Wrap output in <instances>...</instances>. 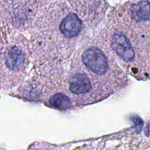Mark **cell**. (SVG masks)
I'll return each mask as SVG.
<instances>
[{"instance_id": "6da1fadb", "label": "cell", "mask_w": 150, "mask_h": 150, "mask_svg": "<svg viewBox=\"0 0 150 150\" xmlns=\"http://www.w3.org/2000/svg\"><path fill=\"white\" fill-rule=\"evenodd\" d=\"M80 59V64L85 69L84 71L100 82L103 86V82H108L109 84L110 76H115L114 67L109 59V54L98 43H88L81 50Z\"/></svg>"}, {"instance_id": "7a4b0ae2", "label": "cell", "mask_w": 150, "mask_h": 150, "mask_svg": "<svg viewBox=\"0 0 150 150\" xmlns=\"http://www.w3.org/2000/svg\"><path fill=\"white\" fill-rule=\"evenodd\" d=\"M127 29H120L115 27L109 33V45L116 56L125 64L134 67L138 59V43L133 40Z\"/></svg>"}, {"instance_id": "3957f363", "label": "cell", "mask_w": 150, "mask_h": 150, "mask_svg": "<svg viewBox=\"0 0 150 150\" xmlns=\"http://www.w3.org/2000/svg\"><path fill=\"white\" fill-rule=\"evenodd\" d=\"M67 12L60 13L62 18H57L54 20L57 23V41L60 42H70L76 41L80 38L86 29V18L84 15L80 12L70 10L67 7Z\"/></svg>"}, {"instance_id": "277c9868", "label": "cell", "mask_w": 150, "mask_h": 150, "mask_svg": "<svg viewBox=\"0 0 150 150\" xmlns=\"http://www.w3.org/2000/svg\"><path fill=\"white\" fill-rule=\"evenodd\" d=\"M98 82L84 70H76L71 73L67 79L69 98L77 100L92 99L95 88H98Z\"/></svg>"}, {"instance_id": "5b68a950", "label": "cell", "mask_w": 150, "mask_h": 150, "mask_svg": "<svg viewBox=\"0 0 150 150\" xmlns=\"http://www.w3.org/2000/svg\"><path fill=\"white\" fill-rule=\"evenodd\" d=\"M27 64V51L21 42H15L6 46L1 59V69L7 70L8 75H15L21 72Z\"/></svg>"}, {"instance_id": "8992f818", "label": "cell", "mask_w": 150, "mask_h": 150, "mask_svg": "<svg viewBox=\"0 0 150 150\" xmlns=\"http://www.w3.org/2000/svg\"><path fill=\"white\" fill-rule=\"evenodd\" d=\"M48 104L51 107L59 110H67L72 107L71 99L67 94L63 92L53 94L48 100Z\"/></svg>"}, {"instance_id": "52a82bcc", "label": "cell", "mask_w": 150, "mask_h": 150, "mask_svg": "<svg viewBox=\"0 0 150 150\" xmlns=\"http://www.w3.org/2000/svg\"><path fill=\"white\" fill-rule=\"evenodd\" d=\"M0 29H1V27H0ZM5 48H6V46H4V42H1V32H0V59H1V55H2L3 52H4Z\"/></svg>"}]
</instances>
